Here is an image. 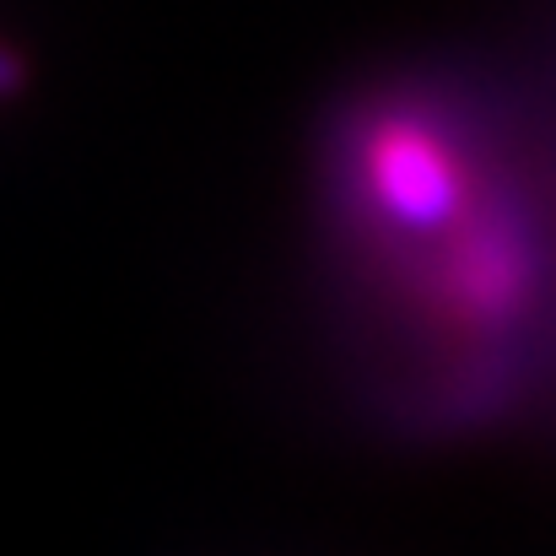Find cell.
I'll use <instances>...</instances> for the list:
<instances>
[{
  "instance_id": "cell-1",
  "label": "cell",
  "mask_w": 556,
  "mask_h": 556,
  "mask_svg": "<svg viewBox=\"0 0 556 556\" xmlns=\"http://www.w3.org/2000/svg\"><path fill=\"white\" fill-rule=\"evenodd\" d=\"M486 179L459 136V125L427 103H383L352 130V216L394 238V249H432L454 232Z\"/></svg>"
},
{
  "instance_id": "cell-2",
  "label": "cell",
  "mask_w": 556,
  "mask_h": 556,
  "mask_svg": "<svg viewBox=\"0 0 556 556\" xmlns=\"http://www.w3.org/2000/svg\"><path fill=\"white\" fill-rule=\"evenodd\" d=\"M416 298L427 319L448 336L481 341L508 336L535 298L541 260H535V227L525 216V200L503 185L470 205V216L443 232L432 249L416 254Z\"/></svg>"
},
{
  "instance_id": "cell-3",
  "label": "cell",
  "mask_w": 556,
  "mask_h": 556,
  "mask_svg": "<svg viewBox=\"0 0 556 556\" xmlns=\"http://www.w3.org/2000/svg\"><path fill=\"white\" fill-rule=\"evenodd\" d=\"M16 87H22V60L0 49V98H5V92H16Z\"/></svg>"
}]
</instances>
